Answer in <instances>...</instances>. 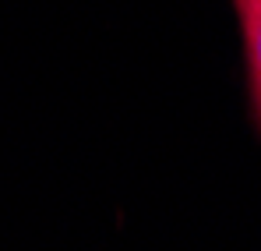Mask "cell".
I'll list each match as a JSON object with an SVG mask.
<instances>
[{
	"instance_id": "6da1fadb",
	"label": "cell",
	"mask_w": 261,
	"mask_h": 251,
	"mask_svg": "<svg viewBox=\"0 0 261 251\" xmlns=\"http://www.w3.org/2000/svg\"><path fill=\"white\" fill-rule=\"evenodd\" d=\"M244 42H247V67H251V96H254V113L261 124V0H233Z\"/></svg>"
}]
</instances>
